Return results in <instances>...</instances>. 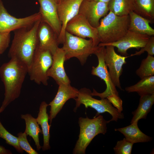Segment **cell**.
Here are the masks:
<instances>
[{"mask_svg": "<svg viewBox=\"0 0 154 154\" xmlns=\"http://www.w3.org/2000/svg\"><path fill=\"white\" fill-rule=\"evenodd\" d=\"M105 46L104 59L106 64L109 69V72L116 87L123 90L119 78L122 72V67L126 63V59L128 56H124L117 53L114 47L111 45Z\"/></svg>", "mask_w": 154, "mask_h": 154, "instance_id": "obj_11", "label": "cell"}, {"mask_svg": "<svg viewBox=\"0 0 154 154\" xmlns=\"http://www.w3.org/2000/svg\"><path fill=\"white\" fill-rule=\"evenodd\" d=\"M28 68L24 62L15 58L0 67V76L5 88V97L0 108V114L20 96L22 85L28 73Z\"/></svg>", "mask_w": 154, "mask_h": 154, "instance_id": "obj_1", "label": "cell"}, {"mask_svg": "<svg viewBox=\"0 0 154 154\" xmlns=\"http://www.w3.org/2000/svg\"><path fill=\"white\" fill-rule=\"evenodd\" d=\"M136 73L141 79L154 75V57L148 55L143 59Z\"/></svg>", "mask_w": 154, "mask_h": 154, "instance_id": "obj_27", "label": "cell"}, {"mask_svg": "<svg viewBox=\"0 0 154 154\" xmlns=\"http://www.w3.org/2000/svg\"><path fill=\"white\" fill-rule=\"evenodd\" d=\"M83 0H61L57 3L58 16L62 24L61 30L58 37L59 44L64 43L66 25L69 21L78 14Z\"/></svg>", "mask_w": 154, "mask_h": 154, "instance_id": "obj_13", "label": "cell"}, {"mask_svg": "<svg viewBox=\"0 0 154 154\" xmlns=\"http://www.w3.org/2000/svg\"><path fill=\"white\" fill-rule=\"evenodd\" d=\"M154 103V94L140 96L137 108L132 113L133 116L131 123L141 119H145Z\"/></svg>", "mask_w": 154, "mask_h": 154, "instance_id": "obj_22", "label": "cell"}, {"mask_svg": "<svg viewBox=\"0 0 154 154\" xmlns=\"http://www.w3.org/2000/svg\"><path fill=\"white\" fill-rule=\"evenodd\" d=\"M65 61L64 51L62 48L58 47L52 55V63L47 72L48 76L53 78L58 85L61 83H70L64 68Z\"/></svg>", "mask_w": 154, "mask_h": 154, "instance_id": "obj_17", "label": "cell"}, {"mask_svg": "<svg viewBox=\"0 0 154 154\" xmlns=\"http://www.w3.org/2000/svg\"><path fill=\"white\" fill-rule=\"evenodd\" d=\"M38 46L49 50L52 55L58 47V35L47 23L41 21L37 30Z\"/></svg>", "mask_w": 154, "mask_h": 154, "instance_id": "obj_18", "label": "cell"}, {"mask_svg": "<svg viewBox=\"0 0 154 154\" xmlns=\"http://www.w3.org/2000/svg\"><path fill=\"white\" fill-rule=\"evenodd\" d=\"M129 30L150 36L154 35V29L149 25L152 22L137 14L133 11L129 14Z\"/></svg>", "mask_w": 154, "mask_h": 154, "instance_id": "obj_19", "label": "cell"}, {"mask_svg": "<svg viewBox=\"0 0 154 154\" xmlns=\"http://www.w3.org/2000/svg\"><path fill=\"white\" fill-rule=\"evenodd\" d=\"M66 31L80 37L92 39L95 46H98L100 42L97 28L92 26L80 14H78L68 22L66 26Z\"/></svg>", "mask_w": 154, "mask_h": 154, "instance_id": "obj_10", "label": "cell"}, {"mask_svg": "<svg viewBox=\"0 0 154 154\" xmlns=\"http://www.w3.org/2000/svg\"><path fill=\"white\" fill-rule=\"evenodd\" d=\"M108 6L110 11L119 16L129 15L134 10L133 0H111Z\"/></svg>", "mask_w": 154, "mask_h": 154, "instance_id": "obj_26", "label": "cell"}, {"mask_svg": "<svg viewBox=\"0 0 154 154\" xmlns=\"http://www.w3.org/2000/svg\"><path fill=\"white\" fill-rule=\"evenodd\" d=\"M151 37L129 30L126 34L119 40L110 43H100L98 46H112L117 48L118 52L122 56H127V51L128 49L134 48L139 50L145 46Z\"/></svg>", "mask_w": 154, "mask_h": 154, "instance_id": "obj_12", "label": "cell"}, {"mask_svg": "<svg viewBox=\"0 0 154 154\" xmlns=\"http://www.w3.org/2000/svg\"><path fill=\"white\" fill-rule=\"evenodd\" d=\"M134 12L152 22L154 19V0H133Z\"/></svg>", "mask_w": 154, "mask_h": 154, "instance_id": "obj_25", "label": "cell"}, {"mask_svg": "<svg viewBox=\"0 0 154 154\" xmlns=\"http://www.w3.org/2000/svg\"><path fill=\"white\" fill-rule=\"evenodd\" d=\"M145 51L147 52L148 55L153 56L154 55V37L151 36L149 40L145 46L141 48L138 51H136L133 54H131L129 56L136 55H140Z\"/></svg>", "mask_w": 154, "mask_h": 154, "instance_id": "obj_31", "label": "cell"}, {"mask_svg": "<svg viewBox=\"0 0 154 154\" xmlns=\"http://www.w3.org/2000/svg\"><path fill=\"white\" fill-rule=\"evenodd\" d=\"M48 106V104L45 101L41 103L38 116L36 118L38 123L41 126L42 128L43 137V145L42 148L43 151L50 149V148L49 140L51 125L48 123L49 116L47 113V107Z\"/></svg>", "mask_w": 154, "mask_h": 154, "instance_id": "obj_21", "label": "cell"}, {"mask_svg": "<svg viewBox=\"0 0 154 154\" xmlns=\"http://www.w3.org/2000/svg\"><path fill=\"white\" fill-rule=\"evenodd\" d=\"M52 62V55L48 50L40 47L36 49L29 67L28 73L30 79L37 84L47 86L49 77L47 72Z\"/></svg>", "mask_w": 154, "mask_h": 154, "instance_id": "obj_7", "label": "cell"}, {"mask_svg": "<svg viewBox=\"0 0 154 154\" xmlns=\"http://www.w3.org/2000/svg\"><path fill=\"white\" fill-rule=\"evenodd\" d=\"M41 19L32 26L14 31V36L8 53V57L15 58L29 67L35 52L38 45L37 30Z\"/></svg>", "mask_w": 154, "mask_h": 154, "instance_id": "obj_2", "label": "cell"}, {"mask_svg": "<svg viewBox=\"0 0 154 154\" xmlns=\"http://www.w3.org/2000/svg\"><path fill=\"white\" fill-rule=\"evenodd\" d=\"M57 93L53 100L48 104L50 106L49 120L51 124L52 119L62 109L69 99H74L78 96L79 90L70 84L63 83L58 85Z\"/></svg>", "mask_w": 154, "mask_h": 154, "instance_id": "obj_15", "label": "cell"}, {"mask_svg": "<svg viewBox=\"0 0 154 154\" xmlns=\"http://www.w3.org/2000/svg\"><path fill=\"white\" fill-rule=\"evenodd\" d=\"M57 3H58L61 0H55Z\"/></svg>", "mask_w": 154, "mask_h": 154, "instance_id": "obj_35", "label": "cell"}, {"mask_svg": "<svg viewBox=\"0 0 154 154\" xmlns=\"http://www.w3.org/2000/svg\"><path fill=\"white\" fill-rule=\"evenodd\" d=\"M0 137L4 139L6 143L13 146L19 153H23V150L19 145L18 137L9 132L4 127L0 121Z\"/></svg>", "mask_w": 154, "mask_h": 154, "instance_id": "obj_28", "label": "cell"}, {"mask_svg": "<svg viewBox=\"0 0 154 154\" xmlns=\"http://www.w3.org/2000/svg\"><path fill=\"white\" fill-rule=\"evenodd\" d=\"M133 144L125 138L117 141L114 150L116 154H131Z\"/></svg>", "mask_w": 154, "mask_h": 154, "instance_id": "obj_29", "label": "cell"}, {"mask_svg": "<svg viewBox=\"0 0 154 154\" xmlns=\"http://www.w3.org/2000/svg\"><path fill=\"white\" fill-rule=\"evenodd\" d=\"M138 122L135 121L125 127L116 128L115 130L122 133L126 139L133 144L151 141L153 138L140 130L138 126Z\"/></svg>", "mask_w": 154, "mask_h": 154, "instance_id": "obj_20", "label": "cell"}, {"mask_svg": "<svg viewBox=\"0 0 154 154\" xmlns=\"http://www.w3.org/2000/svg\"><path fill=\"white\" fill-rule=\"evenodd\" d=\"M129 15L119 16L111 11L101 19L97 28L100 43L112 42L123 37L129 31Z\"/></svg>", "mask_w": 154, "mask_h": 154, "instance_id": "obj_3", "label": "cell"}, {"mask_svg": "<svg viewBox=\"0 0 154 154\" xmlns=\"http://www.w3.org/2000/svg\"><path fill=\"white\" fill-rule=\"evenodd\" d=\"M62 48L65 53L66 61L70 58H77L83 65L88 57L94 54L98 46L94 44L93 40H87L73 35L66 31L65 40Z\"/></svg>", "mask_w": 154, "mask_h": 154, "instance_id": "obj_5", "label": "cell"}, {"mask_svg": "<svg viewBox=\"0 0 154 154\" xmlns=\"http://www.w3.org/2000/svg\"><path fill=\"white\" fill-rule=\"evenodd\" d=\"M128 93L136 92L140 96L154 94V75L141 79L135 84L126 87Z\"/></svg>", "mask_w": 154, "mask_h": 154, "instance_id": "obj_23", "label": "cell"}, {"mask_svg": "<svg viewBox=\"0 0 154 154\" xmlns=\"http://www.w3.org/2000/svg\"><path fill=\"white\" fill-rule=\"evenodd\" d=\"M21 117L24 119L25 122L26 128L25 132L27 135H29L33 139L37 150L41 148L39 139V133L42 134V130L39 126L36 118H35L29 114L21 115Z\"/></svg>", "mask_w": 154, "mask_h": 154, "instance_id": "obj_24", "label": "cell"}, {"mask_svg": "<svg viewBox=\"0 0 154 154\" xmlns=\"http://www.w3.org/2000/svg\"><path fill=\"white\" fill-rule=\"evenodd\" d=\"M41 19L39 12L27 17L17 18L10 14L0 0V33H10L17 29L32 26Z\"/></svg>", "mask_w": 154, "mask_h": 154, "instance_id": "obj_9", "label": "cell"}, {"mask_svg": "<svg viewBox=\"0 0 154 154\" xmlns=\"http://www.w3.org/2000/svg\"><path fill=\"white\" fill-rule=\"evenodd\" d=\"M105 46H98L94 54L97 57L98 64L96 67L92 66L91 71L92 75L99 77L105 82L106 88L102 93L97 92L93 89L91 94L92 96H98L101 99L119 97V92L111 77L108 68L104 61V56Z\"/></svg>", "mask_w": 154, "mask_h": 154, "instance_id": "obj_8", "label": "cell"}, {"mask_svg": "<svg viewBox=\"0 0 154 154\" xmlns=\"http://www.w3.org/2000/svg\"><path fill=\"white\" fill-rule=\"evenodd\" d=\"M90 1H93L97 2H102L108 3L111 0H88Z\"/></svg>", "mask_w": 154, "mask_h": 154, "instance_id": "obj_34", "label": "cell"}, {"mask_svg": "<svg viewBox=\"0 0 154 154\" xmlns=\"http://www.w3.org/2000/svg\"><path fill=\"white\" fill-rule=\"evenodd\" d=\"M17 135L19 145L23 150L29 154H38L30 145L27 139V135L25 132H20Z\"/></svg>", "mask_w": 154, "mask_h": 154, "instance_id": "obj_30", "label": "cell"}, {"mask_svg": "<svg viewBox=\"0 0 154 154\" xmlns=\"http://www.w3.org/2000/svg\"><path fill=\"white\" fill-rule=\"evenodd\" d=\"M109 11L107 3L83 0L78 13L84 16L92 26L97 28L100 25L101 18L106 16Z\"/></svg>", "mask_w": 154, "mask_h": 154, "instance_id": "obj_14", "label": "cell"}, {"mask_svg": "<svg viewBox=\"0 0 154 154\" xmlns=\"http://www.w3.org/2000/svg\"><path fill=\"white\" fill-rule=\"evenodd\" d=\"M10 38V33H0V54H3L9 47Z\"/></svg>", "mask_w": 154, "mask_h": 154, "instance_id": "obj_32", "label": "cell"}, {"mask_svg": "<svg viewBox=\"0 0 154 154\" xmlns=\"http://www.w3.org/2000/svg\"><path fill=\"white\" fill-rule=\"evenodd\" d=\"M108 121L103 116L99 115L90 119L80 117L78 123L80 127L79 138L73 149L74 154H85L87 147L93 139L100 133L104 135L107 131Z\"/></svg>", "mask_w": 154, "mask_h": 154, "instance_id": "obj_4", "label": "cell"}, {"mask_svg": "<svg viewBox=\"0 0 154 154\" xmlns=\"http://www.w3.org/2000/svg\"><path fill=\"white\" fill-rule=\"evenodd\" d=\"M38 0L40 5L39 12L41 15V21L50 25L58 36L62 24L58 16L57 3L55 0Z\"/></svg>", "mask_w": 154, "mask_h": 154, "instance_id": "obj_16", "label": "cell"}, {"mask_svg": "<svg viewBox=\"0 0 154 154\" xmlns=\"http://www.w3.org/2000/svg\"><path fill=\"white\" fill-rule=\"evenodd\" d=\"M11 151L7 149L2 146L0 145V154H11Z\"/></svg>", "mask_w": 154, "mask_h": 154, "instance_id": "obj_33", "label": "cell"}, {"mask_svg": "<svg viewBox=\"0 0 154 154\" xmlns=\"http://www.w3.org/2000/svg\"><path fill=\"white\" fill-rule=\"evenodd\" d=\"M92 92L89 89L85 88L79 90L78 96L74 99L76 102V106L74 109L76 112L77 109L81 104L84 105L86 108L88 107L96 110L97 112L95 117L100 114L108 112L112 116V119L108 121V123L111 121H117L119 119L124 118L123 114L112 106V104L107 98H102L100 100L92 97Z\"/></svg>", "mask_w": 154, "mask_h": 154, "instance_id": "obj_6", "label": "cell"}]
</instances>
